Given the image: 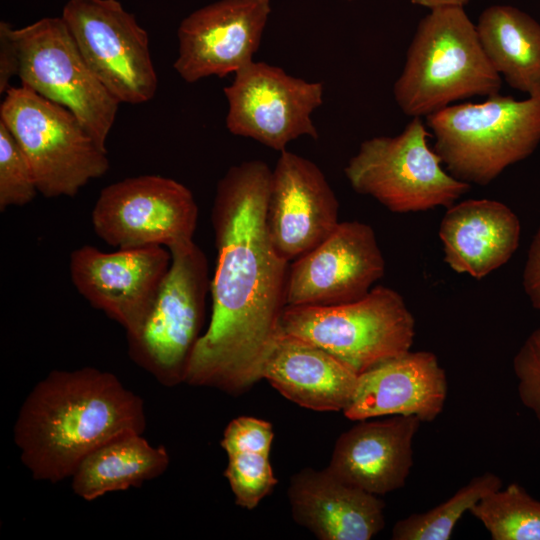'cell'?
I'll list each match as a JSON object with an SVG mask.
<instances>
[{"mask_svg": "<svg viewBox=\"0 0 540 540\" xmlns=\"http://www.w3.org/2000/svg\"><path fill=\"white\" fill-rule=\"evenodd\" d=\"M272 169L260 160L229 168L211 210L217 261L212 313L184 383L239 395L263 378L280 334L289 262L270 239L266 212Z\"/></svg>", "mask_w": 540, "mask_h": 540, "instance_id": "1", "label": "cell"}, {"mask_svg": "<svg viewBox=\"0 0 540 540\" xmlns=\"http://www.w3.org/2000/svg\"><path fill=\"white\" fill-rule=\"evenodd\" d=\"M145 428L139 395L111 372L82 367L53 370L34 385L17 414L13 439L33 479L58 483L96 448Z\"/></svg>", "mask_w": 540, "mask_h": 540, "instance_id": "2", "label": "cell"}, {"mask_svg": "<svg viewBox=\"0 0 540 540\" xmlns=\"http://www.w3.org/2000/svg\"><path fill=\"white\" fill-rule=\"evenodd\" d=\"M501 84L464 7H441L419 22L393 93L404 114L422 118Z\"/></svg>", "mask_w": 540, "mask_h": 540, "instance_id": "3", "label": "cell"}, {"mask_svg": "<svg viewBox=\"0 0 540 540\" xmlns=\"http://www.w3.org/2000/svg\"><path fill=\"white\" fill-rule=\"evenodd\" d=\"M425 118L447 171L465 183L487 185L539 145L540 90L523 100L496 94L452 104Z\"/></svg>", "mask_w": 540, "mask_h": 540, "instance_id": "4", "label": "cell"}, {"mask_svg": "<svg viewBox=\"0 0 540 540\" xmlns=\"http://www.w3.org/2000/svg\"><path fill=\"white\" fill-rule=\"evenodd\" d=\"M280 333L322 348L359 375L410 351L416 331L403 297L379 285L351 303L286 306Z\"/></svg>", "mask_w": 540, "mask_h": 540, "instance_id": "5", "label": "cell"}, {"mask_svg": "<svg viewBox=\"0 0 540 540\" xmlns=\"http://www.w3.org/2000/svg\"><path fill=\"white\" fill-rule=\"evenodd\" d=\"M169 269L139 329L127 335L130 359L165 387L184 383L202 336L210 291L208 260L193 240L168 249Z\"/></svg>", "mask_w": 540, "mask_h": 540, "instance_id": "6", "label": "cell"}, {"mask_svg": "<svg viewBox=\"0 0 540 540\" xmlns=\"http://www.w3.org/2000/svg\"><path fill=\"white\" fill-rule=\"evenodd\" d=\"M0 121L24 152L38 192L46 198L73 197L109 170L107 150L95 142L79 119L26 86L7 89Z\"/></svg>", "mask_w": 540, "mask_h": 540, "instance_id": "7", "label": "cell"}, {"mask_svg": "<svg viewBox=\"0 0 540 540\" xmlns=\"http://www.w3.org/2000/svg\"><path fill=\"white\" fill-rule=\"evenodd\" d=\"M428 137L422 118L413 117L397 136L363 141L344 168L351 187L394 213L450 207L470 184L443 168Z\"/></svg>", "mask_w": 540, "mask_h": 540, "instance_id": "8", "label": "cell"}, {"mask_svg": "<svg viewBox=\"0 0 540 540\" xmlns=\"http://www.w3.org/2000/svg\"><path fill=\"white\" fill-rule=\"evenodd\" d=\"M14 36L22 85L69 109L107 150L120 102L91 70L62 17L14 28Z\"/></svg>", "mask_w": 540, "mask_h": 540, "instance_id": "9", "label": "cell"}, {"mask_svg": "<svg viewBox=\"0 0 540 540\" xmlns=\"http://www.w3.org/2000/svg\"><path fill=\"white\" fill-rule=\"evenodd\" d=\"M61 17L91 70L120 103L155 96L148 34L118 0H69Z\"/></svg>", "mask_w": 540, "mask_h": 540, "instance_id": "10", "label": "cell"}, {"mask_svg": "<svg viewBox=\"0 0 540 540\" xmlns=\"http://www.w3.org/2000/svg\"><path fill=\"white\" fill-rule=\"evenodd\" d=\"M197 220L192 192L160 175L130 177L106 186L91 213L96 235L117 249H169L193 240Z\"/></svg>", "mask_w": 540, "mask_h": 540, "instance_id": "11", "label": "cell"}, {"mask_svg": "<svg viewBox=\"0 0 540 540\" xmlns=\"http://www.w3.org/2000/svg\"><path fill=\"white\" fill-rule=\"evenodd\" d=\"M224 88L226 127L276 151L301 136L318 139L311 118L323 103V84L308 82L264 62H251Z\"/></svg>", "mask_w": 540, "mask_h": 540, "instance_id": "12", "label": "cell"}, {"mask_svg": "<svg viewBox=\"0 0 540 540\" xmlns=\"http://www.w3.org/2000/svg\"><path fill=\"white\" fill-rule=\"evenodd\" d=\"M385 273L373 228L340 222L318 246L289 266L287 306H331L355 302Z\"/></svg>", "mask_w": 540, "mask_h": 540, "instance_id": "13", "label": "cell"}, {"mask_svg": "<svg viewBox=\"0 0 540 540\" xmlns=\"http://www.w3.org/2000/svg\"><path fill=\"white\" fill-rule=\"evenodd\" d=\"M170 263V251L163 246L104 252L83 245L70 254L69 273L79 294L127 336L141 326Z\"/></svg>", "mask_w": 540, "mask_h": 540, "instance_id": "14", "label": "cell"}, {"mask_svg": "<svg viewBox=\"0 0 540 540\" xmlns=\"http://www.w3.org/2000/svg\"><path fill=\"white\" fill-rule=\"evenodd\" d=\"M271 13L270 0H219L182 20L174 69L187 83L225 77L253 62Z\"/></svg>", "mask_w": 540, "mask_h": 540, "instance_id": "15", "label": "cell"}, {"mask_svg": "<svg viewBox=\"0 0 540 540\" xmlns=\"http://www.w3.org/2000/svg\"><path fill=\"white\" fill-rule=\"evenodd\" d=\"M339 202L321 169L284 150L272 169L267 203L268 233L288 262L323 242L338 226Z\"/></svg>", "mask_w": 540, "mask_h": 540, "instance_id": "16", "label": "cell"}, {"mask_svg": "<svg viewBox=\"0 0 540 540\" xmlns=\"http://www.w3.org/2000/svg\"><path fill=\"white\" fill-rule=\"evenodd\" d=\"M447 394V376L437 356L408 351L359 374L343 413L352 421L410 415L431 422L442 413Z\"/></svg>", "mask_w": 540, "mask_h": 540, "instance_id": "17", "label": "cell"}, {"mask_svg": "<svg viewBox=\"0 0 540 540\" xmlns=\"http://www.w3.org/2000/svg\"><path fill=\"white\" fill-rule=\"evenodd\" d=\"M421 423L410 415L359 421L340 434L326 469L377 496L401 489L413 466V439Z\"/></svg>", "mask_w": 540, "mask_h": 540, "instance_id": "18", "label": "cell"}, {"mask_svg": "<svg viewBox=\"0 0 540 540\" xmlns=\"http://www.w3.org/2000/svg\"><path fill=\"white\" fill-rule=\"evenodd\" d=\"M288 499L294 521L321 540H370L385 526V503L379 496L341 481L326 468L296 473Z\"/></svg>", "mask_w": 540, "mask_h": 540, "instance_id": "19", "label": "cell"}, {"mask_svg": "<svg viewBox=\"0 0 540 540\" xmlns=\"http://www.w3.org/2000/svg\"><path fill=\"white\" fill-rule=\"evenodd\" d=\"M521 223L504 203L469 199L447 208L439 226L444 261L456 273L482 279L513 256Z\"/></svg>", "mask_w": 540, "mask_h": 540, "instance_id": "20", "label": "cell"}, {"mask_svg": "<svg viewBox=\"0 0 540 540\" xmlns=\"http://www.w3.org/2000/svg\"><path fill=\"white\" fill-rule=\"evenodd\" d=\"M358 376L322 348L283 333L263 368V378L280 394L303 408L320 412L344 411Z\"/></svg>", "mask_w": 540, "mask_h": 540, "instance_id": "21", "label": "cell"}, {"mask_svg": "<svg viewBox=\"0 0 540 540\" xmlns=\"http://www.w3.org/2000/svg\"><path fill=\"white\" fill-rule=\"evenodd\" d=\"M170 464L165 446H154L140 433L118 436L88 454L78 465L72 490L85 501L107 493L141 487L161 476Z\"/></svg>", "mask_w": 540, "mask_h": 540, "instance_id": "22", "label": "cell"}, {"mask_svg": "<svg viewBox=\"0 0 540 540\" xmlns=\"http://www.w3.org/2000/svg\"><path fill=\"white\" fill-rule=\"evenodd\" d=\"M490 63L512 88L531 95L540 90V24L510 5H492L476 24Z\"/></svg>", "mask_w": 540, "mask_h": 540, "instance_id": "23", "label": "cell"}, {"mask_svg": "<svg viewBox=\"0 0 540 540\" xmlns=\"http://www.w3.org/2000/svg\"><path fill=\"white\" fill-rule=\"evenodd\" d=\"M502 487L501 478L485 472L472 478L449 499L434 508L413 513L393 526V540H449L461 517L480 499Z\"/></svg>", "mask_w": 540, "mask_h": 540, "instance_id": "24", "label": "cell"}, {"mask_svg": "<svg viewBox=\"0 0 540 540\" xmlns=\"http://www.w3.org/2000/svg\"><path fill=\"white\" fill-rule=\"evenodd\" d=\"M469 512L493 540H540V502L519 484L489 493Z\"/></svg>", "mask_w": 540, "mask_h": 540, "instance_id": "25", "label": "cell"}, {"mask_svg": "<svg viewBox=\"0 0 540 540\" xmlns=\"http://www.w3.org/2000/svg\"><path fill=\"white\" fill-rule=\"evenodd\" d=\"M32 168L7 126L0 121V210L24 206L37 195Z\"/></svg>", "mask_w": 540, "mask_h": 540, "instance_id": "26", "label": "cell"}, {"mask_svg": "<svg viewBox=\"0 0 540 540\" xmlns=\"http://www.w3.org/2000/svg\"><path fill=\"white\" fill-rule=\"evenodd\" d=\"M227 457L224 476L234 494L235 503L244 509L252 510L278 483L269 454L237 453Z\"/></svg>", "mask_w": 540, "mask_h": 540, "instance_id": "27", "label": "cell"}, {"mask_svg": "<svg viewBox=\"0 0 540 540\" xmlns=\"http://www.w3.org/2000/svg\"><path fill=\"white\" fill-rule=\"evenodd\" d=\"M513 370L520 401L540 422V327L526 338L515 354Z\"/></svg>", "mask_w": 540, "mask_h": 540, "instance_id": "28", "label": "cell"}, {"mask_svg": "<svg viewBox=\"0 0 540 540\" xmlns=\"http://www.w3.org/2000/svg\"><path fill=\"white\" fill-rule=\"evenodd\" d=\"M274 433L270 422L250 416L231 420L220 445L227 456L237 453L270 454Z\"/></svg>", "mask_w": 540, "mask_h": 540, "instance_id": "29", "label": "cell"}, {"mask_svg": "<svg viewBox=\"0 0 540 540\" xmlns=\"http://www.w3.org/2000/svg\"><path fill=\"white\" fill-rule=\"evenodd\" d=\"M19 51L14 36V28L7 22H0V92L10 87V80L18 76Z\"/></svg>", "mask_w": 540, "mask_h": 540, "instance_id": "30", "label": "cell"}, {"mask_svg": "<svg viewBox=\"0 0 540 540\" xmlns=\"http://www.w3.org/2000/svg\"><path fill=\"white\" fill-rule=\"evenodd\" d=\"M523 287L532 306L540 311V225L527 253L523 271Z\"/></svg>", "mask_w": 540, "mask_h": 540, "instance_id": "31", "label": "cell"}, {"mask_svg": "<svg viewBox=\"0 0 540 540\" xmlns=\"http://www.w3.org/2000/svg\"><path fill=\"white\" fill-rule=\"evenodd\" d=\"M471 0H411L415 5L435 9L441 7H464Z\"/></svg>", "mask_w": 540, "mask_h": 540, "instance_id": "32", "label": "cell"}, {"mask_svg": "<svg viewBox=\"0 0 540 540\" xmlns=\"http://www.w3.org/2000/svg\"><path fill=\"white\" fill-rule=\"evenodd\" d=\"M347 1H350V0H347Z\"/></svg>", "mask_w": 540, "mask_h": 540, "instance_id": "33", "label": "cell"}]
</instances>
